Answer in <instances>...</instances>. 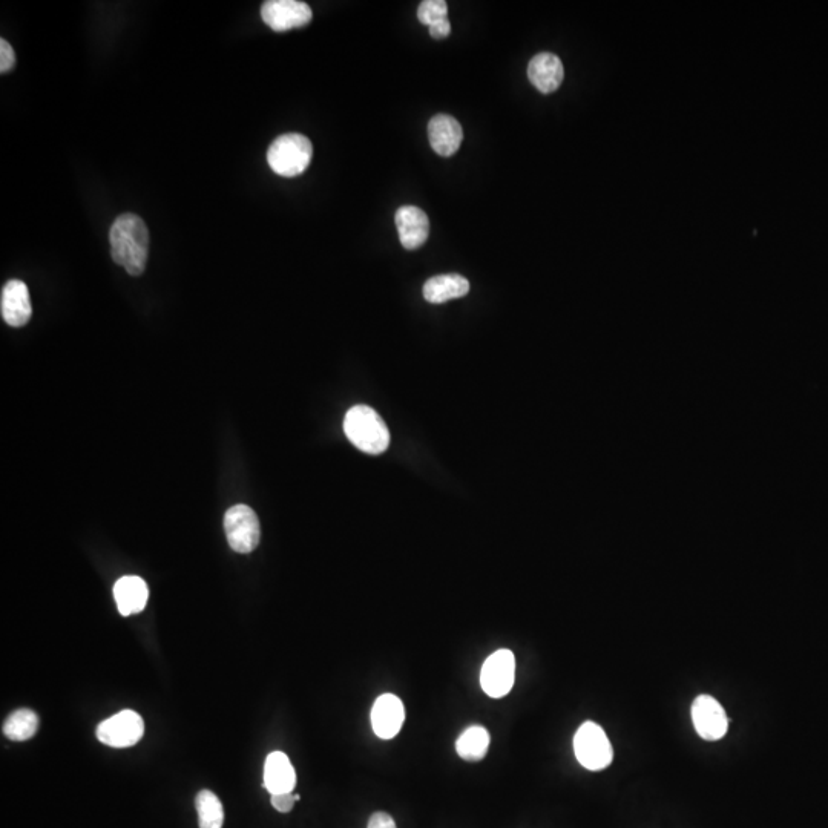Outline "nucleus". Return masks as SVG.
I'll return each instance as SVG.
<instances>
[{"label":"nucleus","mask_w":828,"mask_h":828,"mask_svg":"<svg viewBox=\"0 0 828 828\" xmlns=\"http://www.w3.org/2000/svg\"><path fill=\"white\" fill-rule=\"evenodd\" d=\"M109 243L115 264L125 267L131 276H140L145 272L149 230L142 218L135 214H123L115 218L109 230Z\"/></svg>","instance_id":"nucleus-1"},{"label":"nucleus","mask_w":828,"mask_h":828,"mask_svg":"<svg viewBox=\"0 0 828 828\" xmlns=\"http://www.w3.org/2000/svg\"><path fill=\"white\" fill-rule=\"evenodd\" d=\"M344 433L358 450L382 454L390 447V431L384 419L367 405H356L345 414Z\"/></svg>","instance_id":"nucleus-2"},{"label":"nucleus","mask_w":828,"mask_h":828,"mask_svg":"<svg viewBox=\"0 0 828 828\" xmlns=\"http://www.w3.org/2000/svg\"><path fill=\"white\" fill-rule=\"evenodd\" d=\"M313 157V146L303 134H284L273 140L267 151V163L275 174L293 178L309 168Z\"/></svg>","instance_id":"nucleus-3"},{"label":"nucleus","mask_w":828,"mask_h":828,"mask_svg":"<svg viewBox=\"0 0 828 828\" xmlns=\"http://www.w3.org/2000/svg\"><path fill=\"white\" fill-rule=\"evenodd\" d=\"M575 758L585 769L598 772L611 766L614 759L611 741L602 726L586 721L574 736Z\"/></svg>","instance_id":"nucleus-4"},{"label":"nucleus","mask_w":828,"mask_h":828,"mask_svg":"<svg viewBox=\"0 0 828 828\" xmlns=\"http://www.w3.org/2000/svg\"><path fill=\"white\" fill-rule=\"evenodd\" d=\"M224 531L230 548L240 554H249L260 543V520L250 506L235 505L227 510Z\"/></svg>","instance_id":"nucleus-5"},{"label":"nucleus","mask_w":828,"mask_h":828,"mask_svg":"<svg viewBox=\"0 0 828 828\" xmlns=\"http://www.w3.org/2000/svg\"><path fill=\"white\" fill-rule=\"evenodd\" d=\"M516 677V658L508 649H499L487 658L480 672V684L488 697L502 698L510 694Z\"/></svg>","instance_id":"nucleus-6"},{"label":"nucleus","mask_w":828,"mask_h":828,"mask_svg":"<svg viewBox=\"0 0 828 828\" xmlns=\"http://www.w3.org/2000/svg\"><path fill=\"white\" fill-rule=\"evenodd\" d=\"M145 733L143 718L134 710H122L114 717L102 721L97 727L100 743L117 749L135 746Z\"/></svg>","instance_id":"nucleus-7"},{"label":"nucleus","mask_w":828,"mask_h":828,"mask_svg":"<svg viewBox=\"0 0 828 828\" xmlns=\"http://www.w3.org/2000/svg\"><path fill=\"white\" fill-rule=\"evenodd\" d=\"M261 17L276 33L306 27L312 22V8L299 0H269L261 7Z\"/></svg>","instance_id":"nucleus-8"},{"label":"nucleus","mask_w":828,"mask_h":828,"mask_svg":"<svg viewBox=\"0 0 828 828\" xmlns=\"http://www.w3.org/2000/svg\"><path fill=\"white\" fill-rule=\"evenodd\" d=\"M692 721L698 735L706 741L724 738L729 727L726 710L710 695H700L692 704Z\"/></svg>","instance_id":"nucleus-9"},{"label":"nucleus","mask_w":828,"mask_h":828,"mask_svg":"<svg viewBox=\"0 0 828 828\" xmlns=\"http://www.w3.org/2000/svg\"><path fill=\"white\" fill-rule=\"evenodd\" d=\"M405 721V707L401 698L393 694L381 695L373 704V732L381 740H391L401 732Z\"/></svg>","instance_id":"nucleus-10"},{"label":"nucleus","mask_w":828,"mask_h":828,"mask_svg":"<svg viewBox=\"0 0 828 828\" xmlns=\"http://www.w3.org/2000/svg\"><path fill=\"white\" fill-rule=\"evenodd\" d=\"M2 318L11 327H23L33 315L30 292L27 284L20 280H11L2 289L0 298Z\"/></svg>","instance_id":"nucleus-11"},{"label":"nucleus","mask_w":828,"mask_h":828,"mask_svg":"<svg viewBox=\"0 0 828 828\" xmlns=\"http://www.w3.org/2000/svg\"><path fill=\"white\" fill-rule=\"evenodd\" d=\"M428 138L436 154L451 157L459 151L464 140V131L462 125L451 115L437 114L428 123Z\"/></svg>","instance_id":"nucleus-12"},{"label":"nucleus","mask_w":828,"mask_h":828,"mask_svg":"<svg viewBox=\"0 0 828 828\" xmlns=\"http://www.w3.org/2000/svg\"><path fill=\"white\" fill-rule=\"evenodd\" d=\"M396 227L402 246L407 250H416L424 246L430 234L427 214L416 206L399 207L396 212Z\"/></svg>","instance_id":"nucleus-13"},{"label":"nucleus","mask_w":828,"mask_h":828,"mask_svg":"<svg viewBox=\"0 0 828 828\" xmlns=\"http://www.w3.org/2000/svg\"><path fill=\"white\" fill-rule=\"evenodd\" d=\"M528 77L540 92L551 94L560 88L565 77L562 60L556 54H537L529 62Z\"/></svg>","instance_id":"nucleus-14"},{"label":"nucleus","mask_w":828,"mask_h":828,"mask_svg":"<svg viewBox=\"0 0 828 828\" xmlns=\"http://www.w3.org/2000/svg\"><path fill=\"white\" fill-rule=\"evenodd\" d=\"M114 597L120 614L125 615V617L138 614V612L145 609L146 603H148V585L142 577L125 575L115 583Z\"/></svg>","instance_id":"nucleus-15"},{"label":"nucleus","mask_w":828,"mask_h":828,"mask_svg":"<svg viewBox=\"0 0 828 828\" xmlns=\"http://www.w3.org/2000/svg\"><path fill=\"white\" fill-rule=\"evenodd\" d=\"M296 786V773L289 756L283 752H272L264 764V787L270 795L292 793Z\"/></svg>","instance_id":"nucleus-16"},{"label":"nucleus","mask_w":828,"mask_h":828,"mask_svg":"<svg viewBox=\"0 0 828 828\" xmlns=\"http://www.w3.org/2000/svg\"><path fill=\"white\" fill-rule=\"evenodd\" d=\"M470 292V283L462 275L433 276L424 284V298L431 304H444Z\"/></svg>","instance_id":"nucleus-17"},{"label":"nucleus","mask_w":828,"mask_h":828,"mask_svg":"<svg viewBox=\"0 0 828 828\" xmlns=\"http://www.w3.org/2000/svg\"><path fill=\"white\" fill-rule=\"evenodd\" d=\"M490 747V733L485 727L471 726L457 738L456 752L460 758L470 763L482 761Z\"/></svg>","instance_id":"nucleus-18"},{"label":"nucleus","mask_w":828,"mask_h":828,"mask_svg":"<svg viewBox=\"0 0 828 828\" xmlns=\"http://www.w3.org/2000/svg\"><path fill=\"white\" fill-rule=\"evenodd\" d=\"M39 717L30 709H19L11 713L4 724V735L11 741H27L36 735Z\"/></svg>","instance_id":"nucleus-19"},{"label":"nucleus","mask_w":828,"mask_h":828,"mask_svg":"<svg viewBox=\"0 0 828 828\" xmlns=\"http://www.w3.org/2000/svg\"><path fill=\"white\" fill-rule=\"evenodd\" d=\"M200 828H221L224 824L223 804L215 793L201 790L195 798Z\"/></svg>","instance_id":"nucleus-20"},{"label":"nucleus","mask_w":828,"mask_h":828,"mask_svg":"<svg viewBox=\"0 0 828 828\" xmlns=\"http://www.w3.org/2000/svg\"><path fill=\"white\" fill-rule=\"evenodd\" d=\"M448 5L444 0H425L419 5L418 19L424 25H434L439 20L447 19Z\"/></svg>","instance_id":"nucleus-21"},{"label":"nucleus","mask_w":828,"mask_h":828,"mask_svg":"<svg viewBox=\"0 0 828 828\" xmlns=\"http://www.w3.org/2000/svg\"><path fill=\"white\" fill-rule=\"evenodd\" d=\"M14 65H16V53L7 40H0V73H10Z\"/></svg>","instance_id":"nucleus-22"},{"label":"nucleus","mask_w":828,"mask_h":828,"mask_svg":"<svg viewBox=\"0 0 828 828\" xmlns=\"http://www.w3.org/2000/svg\"><path fill=\"white\" fill-rule=\"evenodd\" d=\"M299 796L293 793H280V795H272V805L280 813L292 812L293 805L298 801Z\"/></svg>","instance_id":"nucleus-23"},{"label":"nucleus","mask_w":828,"mask_h":828,"mask_svg":"<svg viewBox=\"0 0 828 828\" xmlns=\"http://www.w3.org/2000/svg\"><path fill=\"white\" fill-rule=\"evenodd\" d=\"M367 828H398L396 827L395 819L391 818L388 813L376 812L368 821Z\"/></svg>","instance_id":"nucleus-24"},{"label":"nucleus","mask_w":828,"mask_h":828,"mask_svg":"<svg viewBox=\"0 0 828 828\" xmlns=\"http://www.w3.org/2000/svg\"><path fill=\"white\" fill-rule=\"evenodd\" d=\"M451 33V23L450 20L442 19L439 22L434 23L430 27V34L433 39H445V37L450 36Z\"/></svg>","instance_id":"nucleus-25"}]
</instances>
